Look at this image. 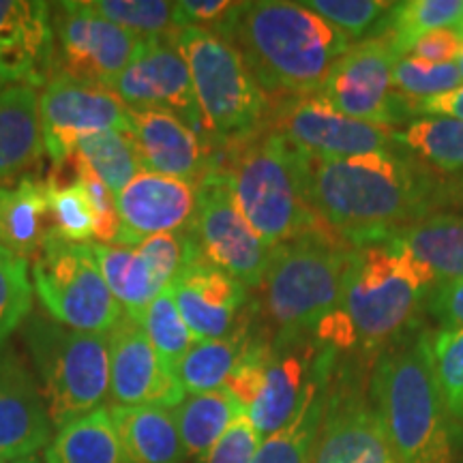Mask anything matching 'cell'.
<instances>
[{
	"mask_svg": "<svg viewBox=\"0 0 463 463\" xmlns=\"http://www.w3.org/2000/svg\"><path fill=\"white\" fill-rule=\"evenodd\" d=\"M0 463H7V461H5V459H0Z\"/></svg>",
	"mask_w": 463,
	"mask_h": 463,
	"instance_id": "57",
	"label": "cell"
},
{
	"mask_svg": "<svg viewBox=\"0 0 463 463\" xmlns=\"http://www.w3.org/2000/svg\"><path fill=\"white\" fill-rule=\"evenodd\" d=\"M33 309V281L26 260L0 266V347L7 344Z\"/></svg>",
	"mask_w": 463,
	"mask_h": 463,
	"instance_id": "43",
	"label": "cell"
},
{
	"mask_svg": "<svg viewBox=\"0 0 463 463\" xmlns=\"http://www.w3.org/2000/svg\"><path fill=\"white\" fill-rule=\"evenodd\" d=\"M262 436L249 420V414L242 412L228 427V431L213 444V449L198 459L200 463H253L262 444Z\"/></svg>",
	"mask_w": 463,
	"mask_h": 463,
	"instance_id": "47",
	"label": "cell"
},
{
	"mask_svg": "<svg viewBox=\"0 0 463 463\" xmlns=\"http://www.w3.org/2000/svg\"><path fill=\"white\" fill-rule=\"evenodd\" d=\"M75 178L82 184L86 200H89L92 215H95V242H106V245L116 242L120 230L116 195L78 153H75Z\"/></svg>",
	"mask_w": 463,
	"mask_h": 463,
	"instance_id": "45",
	"label": "cell"
},
{
	"mask_svg": "<svg viewBox=\"0 0 463 463\" xmlns=\"http://www.w3.org/2000/svg\"><path fill=\"white\" fill-rule=\"evenodd\" d=\"M455 65H457V69H459V73H461V80H463V45H461L459 54H457V58H455Z\"/></svg>",
	"mask_w": 463,
	"mask_h": 463,
	"instance_id": "53",
	"label": "cell"
},
{
	"mask_svg": "<svg viewBox=\"0 0 463 463\" xmlns=\"http://www.w3.org/2000/svg\"><path fill=\"white\" fill-rule=\"evenodd\" d=\"M223 170L241 213L266 245L277 249L324 230L307 200L305 155L279 131H256L242 137Z\"/></svg>",
	"mask_w": 463,
	"mask_h": 463,
	"instance_id": "6",
	"label": "cell"
},
{
	"mask_svg": "<svg viewBox=\"0 0 463 463\" xmlns=\"http://www.w3.org/2000/svg\"><path fill=\"white\" fill-rule=\"evenodd\" d=\"M167 289L195 341L223 339L241 326L247 288L204 260L189 264Z\"/></svg>",
	"mask_w": 463,
	"mask_h": 463,
	"instance_id": "20",
	"label": "cell"
},
{
	"mask_svg": "<svg viewBox=\"0 0 463 463\" xmlns=\"http://www.w3.org/2000/svg\"><path fill=\"white\" fill-rule=\"evenodd\" d=\"M33 289L52 320L73 331L109 333L123 316L86 242L50 234L33 258Z\"/></svg>",
	"mask_w": 463,
	"mask_h": 463,
	"instance_id": "9",
	"label": "cell"
},
{
	"mask_svg": "<svg viewBox=\"0 0 463 463\" xmlns=\"http://www.w3.org/2000/svg\"><path fill=\"white\" fill-rule=\"evenodd\" d=\"M144 262H146L153 281L164 292L172 286V281L187 269L189 264L198 262L200 253L195 247L194 236L189 228L170 234H155L136 245Z\"/></svg>",
	"mask_w": 463,
	"mask_h": 463,
	"instance_id": "41",
	"label": "cell"
},
{
	"mask_svg": "<svg viewBox=\"0 0 463 463\" xmlns=\"http://www.w3.org/2000/svg\"><path fill=\"white\" fill-rule=\"evenodd\" d=\"M279 131L298 153L311 159H345L392 148V127L363 123L328 106L320 95L289 99L277 114Z\"/></svg>",
	"mask_w": 463,
	"mask_h": 463,
	"instance_id": "15",
	"label": "cell"
},
{
	"mask_svg": "<svg viewBox=\"0 0 463 463\" xmlns=\"http://www.w3.org/2000/svg\"><path fill=\"white\" fill-rule=\"evenodd\" d=\"M242 5L230 0H181L176 3L183 28H200L230 42L232 28L239 20Z\"/></svg>",
	"mask_w": 463,
	"mask_h": 463,
	"instance_id": "46",
	"label": "cell"
},
{
	"mask_svg": "<svg viewBox=\"0 0 463 463\" xmlns=\"http://www.w3.org/2000/svg\"><path fill=\"white\" fill-rule=\"evenodd\" d=\"M449 200H455L459 202V204L463 206V176L457 178V183H453V187H447V202Z\"/></svg>",
	"mask_w": 463,
	"mask_h": 463,
	"instance_id": "51",
	"label": "cell"
},
{
	"mask_svg": "<svg viewBox=\"0 0 463 463\" xmlns=\"http://www.w3.org/2000/svg\"><path fill=\"white\" fill-rule=\"evenodd\" d=\"M89 3L108 22L142 39L174 34L183 28L176 3L167 0H89Z\"/></svg>",
	"mask_w": 463,
	"mask_h": 463,
	"instance_id": "37",
	"label": "cell"
},
{
	"mask_svg": "<svg viewBox=\"0 0 463 463\" xmlns=\"http://www.w3.org/2000/svg\"><path fill=\"white\" fill-rule=\"evenodd\" d=\"M109 419L123 463H184L187 459L172 408L112 405Z\"/></svg>",
	"mask_w": 463,
	"mask_h": 463,
	"instance_id": "25",
	"label": "cell"
},
{
	"mask_svg": "<svg viewBox=\"0 0 463 463\" xmlns=\"http://www.w3.org/2000/svg\"><path fill=\"white\" fill-rule=\"evenodd\" d=\"M314 463H397L373 403L347 373L331 378Z\"/></svg>",
	"mask_w": 463,
	"mask_h": 463,
	"instance_id": "16",
	"label": "cell"
},
{
	"mask_svg": "<svg viewBox=\"0 0 463 463\" xmlns=\"http://www.w3.org/2000/svg\"><path fill=\"white\" fill-rule=\"evenodd\" d=\"M48 204L52 232L69 242H90L95 239V215L86 200V194L78 178L71 183L48 176Z\"/></svg>",
	"mask_w": 463,
	"mask_h": 463,
	"instance_id": "38",
	"label": "cell"
},
{
	"mask_svg": "<svg viewBox=\"0 0 463 463\" xmlns=\"http://www.w3.org/2000/svg\"><path fill=\"white\" fill-rule=\"evenodd\" d=\"M43 150L37 90L31 86L0 89V183L31 176Z\"/></svg>",
	"mask_w": 463,
	"mask_h": 463,
	"instance_id": "26",
	"label": "cell"
},
{
	"mask_svg": "<svg viewBox=\"0 0 463 463\" xmlns=\"http://www.w3.org/2000/svg\"><path fill=\"white\" fill-rule=\"evenodd\" d=\"M198 204V184L155 172H140L116 195L118 245L136 247L155 234L187 230Z\"/></svg>",
	"mask_w": 463,
	"mask_h": 463,
	"instance_id": "18",
	"label": "cell"
},
{
	"mask_svg": "<svg viewBox=\"0 0 463 463\" xmlns=\"http://www.w3.org/2000/svg\"><path fill=\"white\" fill-rule=\"evenodd\" d=\"M11 463H42V461H39L34 455H31V457H22V459H15V461H11Z\"/></svg>",
	"mask_w": 463,
	"mask_h": 463,
	"instance_id": "54",
	"label": "cell"
},
{
	"mask_svg": "<svg viewBox=\"0 0 463 463\" xmlns=\"http://www.w3.org/2000/svg\"><path fill=\"white\" fill-rule=\"evenodd\" d=\"M52 232L48 178L26 176L14 187H0V242L20 260H31Z\"/></svg>",
	"mask_w": 463,
	"mask_h": 463,
	"instance_id": "27",
	"label": "cell"
},
{
	"mask_svg": "<svg viewBox=\"0 0 463 463\" xmlns=\"http://www.w3.org/2000/svg\"><path fill=\"white\" fill-rule=\"evenodd\" d=\"M242 412V405L228 389L184 395L172 408V416L187 457L202 459Z\"/></svg>",
	"mask_w": 463,
	"mask_h": 463,
	"instance_id": "29",
	"label": "cell"
},
{
	"mask_svg": "<svg viewBox=\"0 0 463 463\" xmlns=\"http://www.w3.org/2000/svg\"><path fill=\"white\" fill-rule=\"evenodd\" d=\"M251 339L253 335L249 333L247 324H241L223 339L195 341L187 354L172 367L184 395H202L223 389Z\"/></svg>",
	"mask_w": 463,
	"mask_h": 463,
	"instance_id": "30",
	"label": "cell"
},
{
	"mask_svg": "<svg viewBox=\"0 0 463 463\" xmlns=\"http://www.w3.org/2000/svg\"><path fill=\"white\" fill-rule=\"evenodd\" d=\"M176 43L189 67L204 131L219 140H242L260 131L269 101L241 52L200 28H181Z\"/></svg>",
	"mask_w": 463,
	"mask_h": 463,
	"instance_id": "8",
	"label": "cell"
},
{
	"mask_svg": "<svg viewBox=\"0 0 463 463\" xmlns=\"http://www.w3.org/2000/svg\"><path fill=\"white\" fill-rule=\"evenodd\" d=\"M461 45V37L455 28H436L416 39L408 56L431 62V65H447V62H455Z\"/></svg>",
	"mask_w": 463,
	"mask_h": 463,
	"instance_id": "49",
	"label": "cell"
},
{
	"mask_svg": "<svg viewBox=\"0 0 463 463\" xmlns=\"http://www.w3.org/2000/svg\"><path fill=\"white\" fill-rule=\"evenodd\" d=\"M112 90L131 112L165 109L204 136L189 67L174 34L144 37L129 67L116 80Z\"/></svg>",
	"mask_w": 463,
	"mask_h": 463,
	"instance_id": "14",
	"label": "cell"
},
{
	"mask_svg": "<svg viewBox=\"0 0 463 463\" xmlns=\"http://www.w3.org/2000/svg\"><path fill=\"white\" fill-rule=\"evenodd\" d=\"M438 288L436 275L392 239L352 245L341 305L316 328L320 347L382 345L410 326Z\"/></svg>",
	"mask_w": 463,
	"mask_h": 463,
	"instance_id": "2",
	"label": "cell"
},
{
	"mask_svg": "<svg viewBox=\"0 0 463 463\" xmlns=\"http://www.w3.org/2000/svg\"><path fill=\"white\" fill-rule=\"evenodd\" d=\"M405 112L419 114L422 118H455L463 120V84L444 95L431 97V99L416 101L405 106Z\"/></svg>",
	"mask_w": 463,
	"mask_h": 463,
	"instance_id": "50",
	"label": "cell"
},
{
	"mask_svg": "<svg viewBox=\"0 0 463 463\" xmlns=\"http://www.w3.org/2000/svg\"><path fill=\"white\" fill-rule=\"evenodd\" d=\"M331 347H320L314 361V372L298 410L281 430L266 436L260 444L253 463H314L317 433H320L328 389L335 372Z\"/></svg>",
	"mask_w": 463,
	"mask_h": 463,
	"instance_id": "24",
	"label": "cell"
},
{
	"mask_svg": "<svg viewBox=\"0 0 463 463\" xmlns=\"http://www.w3.org/2000/svg\"><path fill=\"white\" fill-rule=\"evenodd\" d=\"M316 354V345L311 339L273 345V356H270L262 391L247 410L249 420L262 438L281 430L298 410L311 380V372H314Z\"/></svg>",
	"mask_w": 463,
	"mask_h": 463,
	"instance_id": "23",
	"label": "cell"
},
{
	"mask_svg": "<svg viewBox=\"0 0 463 463\" xmlns=\"http://www.w3.org/2000/svg\"><path fill=\"white\" fill-rule=\"evenodd\" d=\"M270 356H273V345L264 337H253L249 341L245 354L236 363L234 372L230 373L223 389H228L234 395L236 402L242 405V410L251 408L260 391H262L266 372H269Z\"/></svg>",
	"mask_w": 463,
	"mask_h": 463,
	"instance_id": "44",
	"label": "cell"
},
{
	"mask_svg": "<svg viewBox=\"0 0 463 463\" xmlns=\"http://www.w3.org/2000/svg\"><path fill=\"white\" fill-rule=\"evenodd\" d=\"M392 142L431 172H463V120L420 118L392 133Z\"/></svg>",
	"mask_w": 463,
	"mask_h": 463,
	"instance_id": "33",
	"label": "cell"
},
{
	"mask_svg": "<svg viewBox=\"0 0 463 463\" xmlns=\"http://www.w3.org/2000/svg\"><path fill=\"white\" fill-rule=\"evenodd\" d=\"M457 33H459V37H461V43H463V31H457Z\"/></svg>",
	"mask_w": 463,
	"mask_h": 463,
	"instance_id": "56",
	"label": "cell"
},
{
	"mask_svg": "<svg viewBox=\"0 0 463 463\" xmlns=\"http://www.w3.org/2000/svg\"><path fill=\"white\" fill-rule=\"evenodd\" d=\"M399 58L403 56L386 33L363 39L335 62L317 95L350 118L392 127L405 112L392 90Z\"/></svg>",
	"mask_w": 463,
	"mask_h": 463,
	"instance_id": "12",
	"label": "cell"
},
{
	"mask_svg": "<svg viewBox=\"0 0 463 463\" xmlns=\"http://www.w3.org/2000/svg\"><path fill=\"white\" fill-rule=\"evenodd\" d=\"M109 335V403L174 408L184 391L142 326L123 314Z\"/></svg>",
	"mask_w": 463,
	"mask_h": 463,
	"instance_id": "17",
	"label": "cell"
},
{
	"mask_svg": "<svg viewBox=\"0 0 463 463\" xmlns=\"http://www.w3.org/2000/svg\"><path fill=\"white\" fill-rule=\"evenodd\" d=\"M54 75L112 89L144 39L101 17L90 3L52 5Z\"/></svg>",
	"mask_w": 463,
	"mask_h": 463,
	"instance_id": "11",
	"label": "cell"
},
{
	"mask_svg": "<svg viewBox=\"0 0 463 463\" xmlns=\"http://www.w3.org/2000/svg\"><path fill=\"white\" fill-rule=\"evenodd\" d=\"M350 249L326 228L275 249L260 286L266 317L273 324L270 344L309 339L339 309Z\"/></svg>",
	"mask_w": 463,
	"mask_h": 463,
	"instance_id": "5",
	"label": "cell"
},
{
	"mask_svg": "<svg viewBox=\"0 0 463 463\" xmlns=\"http://www.w3.org/2000/svg\"><path fill=\"white\" fill-rule=\"evenodd\" d=\"M50 433L48 403L33 373L15 352L0 347V459L34 455Z\"/></svg>",
	"mask_w": 463,
	"mask_h": 463,
	"instance_id": "22",
	"label": "cell"
},
{
	"mask_svg": "<svg viewBox=\"0 0 463 463\" xmlns=\"http://www.w3.org/2000/svg\"><path fill=\"white\" fill-rule=\"evenodd\" d=\"M369 392L397 463H457V425L439 395L427 335L382 352Z\"/></svg>",
	"mask_w": 463,
	"mask_h": 463,
	"instance_id": "4",
	"label": "cell"
},
{
	"mask_svg": "<svg viewBox=\"0 0 463 463\" xmlns=\"http://www.w3.org/2000/svg\"><path fill=\"white\" fill-rule=\"evenodd\" d=\"M461 84V73L455 62L431 65V62L419 61V58L403 56L392 69V90H395L403 109L410 103L444 95V92L455 90Z\"/></svg>",
	"mask_w": 463,
	"mask_h": 463,
	"instance_id": "39",
	"label": "cell"
},
{
	"mask_svg": "<svg viewBox=\"0 0 463 463\" xmlns=\"http://www.w3.org/2000/svg\"><path fill=\"white\" fill-rule=\"evenodd\" d=\"M131 317L140 324L144 335H146L150 344L157 350V354L164 358V363L170 369L195 344V337L191 335L187 324H184L170 289H164L157 298L150 300L144 307L140 314Z\"/></svg>",
	"mask_w": 463,
	"mask_h": 463,
	"instance_id": "36",
	"label": "cell"
},
{
	"mask_svg": "<svg viewBox=\"0 0 463 463\" xmlns=\"http://www.w3.org/2000/svg\"><path fill=\"white\" fill-rule=\"evenodd\" d=\"M305 7L333 24L347 42H356L372 31H382L392 5L384 0H305Z\"/></svg>",
	"mask_w": 463,
	"mask_h": 463,
	"instance_id": "42",
	"label": "cell"
},
{
	"mask_svg": "<svg viewBox=\"0 0 463 463\" xmlns=\"http://www.w3.org/2000/svg\"><path fill=\"white\" fill-rule=\"evenodd\" d=\"M133 140L146 172L198 184L217 165L213 164L204 136L165 109L131 112Z\"/></svg>",
	"mask_w": 463,
	"mask_h": 463,
	"instance_id": "21",
	"label": "cell"
},
{
	"mask_svg": "<svg viewBox=\"0 0 463 463\" xmlns=\"http://www.w3.org/2000/svg\"><path fill=\"white\" fill-rule=\"evenodd\" d=\"M24 341L37 364L52 427L90 414L109 395V335L82 333L28 316Z\"/></svg>",
	"mask_w": 463,
	"mask_h": 463,
	"instance_id": "7",
	"label": "cell"
},
{
	"mask_svg": "<svg viewBox=\"0 0 463 463\" xmlns=\"http://www.w3.org/2000/svg\"><path fill=\"white\" fill-rule=\"evenodd\" d=\"M431 369L455 425H463V328L430 337Z\"/></svg>",
	"mask_w": 463,
	"mask_h": 463,
	"instance_id": "40",
	"label": "cell"
},
{
	"mask_svg": "<svg viewBox=\"0 0 463 463\" xmlns=\"http://www.w3.org/2000/svg\"><path fill=\"white\" fill-rule=\"evenodd\" d=\"M305 189L320 223L347 245L384 239L436 215L447 202L436 174L395 148L328 161L305 157Z\"/></svg>",
	"mask_w": 463,
	"mask_h": 463,
	"instance_id": "1",
	"label": "cell"
},
{
	"mask_svg": "<svg viewBox=\"0 0 463 463\" xmlns=\"http://www.w3.org/2000/svg\"><path fill=\"white\" fill-rule=\"evenodd\" d=\"M384 239L402 242L439 283L463 279V217L430 215L403 225Z\"/></svg>",
	"mask_w": 463,
	"mask_h": 463,
	"instance_id": "28",
	"label": "cell"
},
{
	"mask_svg": "<svg viewBox=\"0 0 463 463\" xmlns=\"http://www.w3.org/2000/svg\"><path fill=\"white\" fill-rule=\"evenodd\" d=\"M97 269L112 292V297L123 307V314L136 316L161 294L153 281L146 262L136 247L118 245V242H86Z\"/></svg>",
	"mask_w": 463,
	"mask_h": 463,
	"instance_id": "31",
	"label": "cell"
},
{
	"mask_svg": "<svg viewBox=\"0 0 463 463\" xmlns=\"http://www.w3.org/2000/svg\"><path fill=\"white\" fill-rule=\"evenodd\" d=\"M425 309L438 324V331L463 328V279L439 283L427 298Z\"/></svg>",
	"mask_w": 463,
	"mask_h": 463,
	"instance_id": "48",
	"label": "cell"
},
{
	"mask_svg": "<svg viewBox=\"0 0 463 463\" xmlns=\"http://www.w3.org/2000/svg\"><path fill=\"white\" fill-rule=\"evenodd\" d=\"M455 31H463V14H461V20H459V24L455 26Z\"/></svg>",
	"mask_w": 463,
	"mask_h": 463,
	"instance_id": "55",
	"label": "cell"
},
{
	"mask_svg": "<svg viewBox=\"0 0 463 463\" xmlns=\"http://www.w3.org/2000/svg\"><path fill=\"white\" fill-rule=\"evenodd\" d=\"M39 125L52 164L61 165L84 136L99 131L133 133L131 109L112 89L52 75L39 97Z\"/></svg>",
	"mask_w": 463,
	"mask_h": 463,
	"instance_id": "13",
	"label": "cell"
},
{
	"mask_svg": "<svg viewBox=\"0 0 463 463\" xmlns=\"http://www.w3.org/2000/svg\"><path fill=\"white\" fill-rule=\"evenodd\" d=\"M463 14V0H408L392 5L380 33H386L402 56H408L416 39L436 28H455Z\"/></svg>",
	"mask_w": 463,
	"mask_h": 463,
	"instance_id": "35",
	"label": "cell"
},
{
	"mask_svg": "<svg viewBox=\"0 0 463 463\" xmlns=\"http://www.w3.org/2000/svg\"><path fill=\"white\" fill-rule=\"evenodd\" d=\"M189 232L206 264L222 269L247 289L262 286L275 247L266 245L241 213L223 167L198 183V204Z\"/></svg>",
	"mask_w": 463,
	"mask_h": 463,
	"instance_id": "10",
	"label": "cell"
},
{
	"mask_svg": "<svg viewBox=\"0 0 463 463\" xmlns=\"http://www.w3.org/2000/svg\"><path fill=\"white\" fill-rule=\"evenodd\" d=\"M75 153L89 164L114 195H118L137 174L144 172L133 133H90L75 144Z\"/></svg>",
	"mask_w": 463,
	"mask_h": 463,
	"instance_id": "34",
	"label": "cell"
},
{
	"mask_svg": "<svg viewBox=\"0 0 463 463\" xmlns=\"http://www.w3.org/2000/svg\"><path fill=\"white\" fill-rule=\"evenodd\" d=\"M230 43L241 52L266 97L300 99L317 95L350 42L303 3H245Z\"/></svg>",
	"mask_w": 463,
	"mask_h": 463,
	"instance_id": "3",
	"label": "cell"
},
{
	"mask_svg": "<svg viewBox=\"0 0 463 463\" xmlns=\"http://www.w3.org/2000/svg\"><path fill=\"white\" fill-rule=\"evenodd\" d=\"M45 463H123L109 410L97 408L61 427L45 449Z\"/></svg>",
	"mask_w": 463,
	"mask_h": 463,
	"instance_id": "32",
	"label": "cell"
},
{
	"mask_svg": "<svg viewBox=\"0 0 463 463\" xmlns=\"http://www.w3.org/2000/svg\"><path fill=\"white\" fill-rule=\"evenodd\" d=\"M15 260H20V258H15L14 253H11L9 249L5 247L3 242H0V266H7V264H11V262H15Z\"/></svg>",
	"mask_w": 463,
	"mask_h": 463,
	"instance_id": "52",
	"label": "cell"
},
{
	"mask_svg": "<svg viewBox=\"0 0 463 463\" xmlns=\"http://www.w3.org/2000/svg\"><path fill=\"white\" fill-rule=\"evenodd\" d=\"M54 73L52 5L0 0V89L48 84Z\"/></svg>",
	"mask_w": 463,
	"mask_h": 463,
	"instance_id": "19",
	"label": "cell"
}]
</instances>
